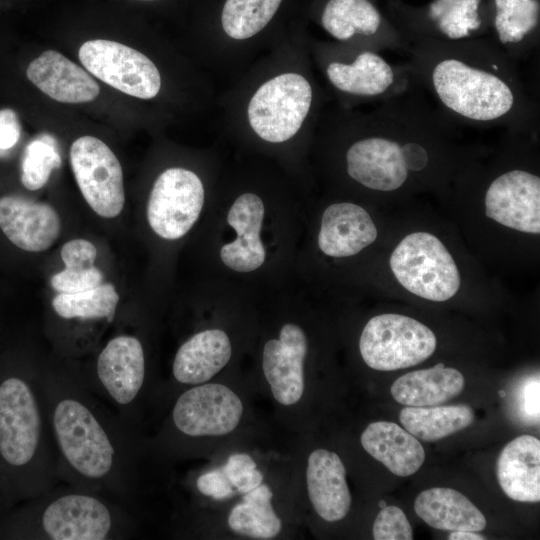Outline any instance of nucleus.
I'll return each instance as SVG.
<instances>
[{"label": "nucleus", "instance_id": "f257e3e1", "mask_svg": "<svg viewBox=\"0 0 540 540\" xmlns=\"http://www.w3.org/2000/svg\"><path fill=\"white\" fill-rule=\"evenodd\" d=\"M42 383L59 480L131 501L140 459L148 449L140 431L91 389L82 371L43 367Z\"/></svg>", "mask_w": 540, "mask_h": 540}, {"label": "nucleus", "instance_id": "f03ea898", "mask_svg": "<svg viewBox=\"0 0 540 540\" xmlns=\"http://www.w3.org/2000/svg\"><path fill=\"white\" fill-rule=\"evenodd\" d=\"M60 482L42 368L0 372V496L22 502Z\"/></svg>", "mask_w": 540, "mask_h": 540}, {"label": "nucleus", "instance_id": "7ed1b4c3", "mask_svg": "<svg viewBox=\"0 0 540 540\" xmlns=\"http://www.w3.org/2000/svg\"><path fill=\"white\" fill-rule=\"evenodd\" d=\"M21 504L0 520V538L121 540L136 531L124 503L66 483Z\"/></svg>", "mask_w": 540, "mask_h": 540}, {"label": "nucleus", "instance_id": "20e7f679", "mask_svg": "<svg viewBox=\"0 0 540 540\" xmlns=\"http://www.w3.org/2000/svg\"><path fill=\"white\" fill-rule=\"evenodd\" d=\"M246 415V402L232 386L214 381L190 386L175 394L159 431L146 444L167 458L195 456L212 440L238 432Z\"/></svg>", "mask_w": 540, "mask_h": 540}, {"label": "nucleus", "instance_id": "39448f33", "mask_svg": "<svg viewBox=\"0 0 540 540\" xmlns=\"http://www.w3.org/2000/svg\"><path fill=\"white\" fill-rule=\"evenodd\" d=\"M83 375L102 400L140 431L142 411L152 382L145 348L137 336L120 334L109 339L91 370Z\"/></svg>", "mask_w": 540, "mask_h": 540}, {"label": "nucleus", "instance_id": "423d86ee", "mask_svg": "<svg viewBox=\"0 0 540 540\" xmlns=\"http://www.w3.org/2000/svg\"><path fill=\"white\" fill-rule=\"evenodd\" d=\"M389 265L404 289L428 301H447L461 286L455 260L442 241L429 232L405 236L392 251Z\"/></svg>", "mask_w": 540, "mask_h": 540}, {"label": "nucleus", "instance_id": "0eeeda50", "mask_svg": "<svg viewBox=\"0 0 540 540\" xmlns=\"http://www.w3.org/2000/svg\"><path fill=\"white\" fill-rule=\"evenodd\" d=\"M435 91L455 113L476 121H491L507 114L513 92L496 75L456 59L439 62L432 73Z\"/></svg>", "mask_w": 540, "mask_h": 540}, {"label": "nucleus", "instance_id": "6e6552de", "mask_svg": "<svg viewBox=\"0 0 540 540\" xmlns=\"http://www.w3.org/2000/svg\"><path fill=\"white\" fill-rule=\"evenodd\" d=\"M433 331L420 321L401 314L384 313L364 326L359 351L365 364L378 371L416 366L435 351Z\"/></svg>", "mask_w": 540, "mask_h": 540}, {"label": "nucleus", "instance_id": "1a4fd4ad", "mask_svg": "<svg viewBox=\"0 0 540 540\" xmlns=\"http://www.w3.org/2000/svg\"><path fill=\"white\" fill-rule=\"evenodd\" d=\"M312 102V88L298 73H283L263 83L252 96L247 116L263 140L281 143L301 128Z\"/></svg>", "mask_w": 540, "mask_h": 540}, {"label": "nucleus", "instance_id": "9d476101", "mask_svg": "<svg viewBox=\"0 0 540 540\" xmlns=\"http://www.w3.org/2000/svg\"><path fill=\"white\" fill-rule=\"evenodd\" d=\"M70 163L91 209L103 218L117 217L124 208L125 191L122 166L114 152L102 140L82 136L70 147Z\"/></svg>", "mask_w": 540, "mask_h": 540}, {"label": "nucleus", "instance_id": "9b49d317", "mask_svg": "<svg viewBox=\"0 0 540 540\" xmlns=\"http://www.w3.org/2000/svg\"><path fill=\"white\" fill-rule=\"evenodd\" d=\"M427 162L428 154L419 144L401 146L384 137L356 141L346 153L349 176L377 191L397 190L405 183L409 170L419 171Z\"/></svg>", "mask_w": 540, "mask_h": 540}, {"label": "nucleus", "instance_id": "f8f14e48", "mask_svg": "<svg viewBox=\"0 0 540 540\" xmlns=\"http://www.w3.org/2000/svg\"><path fill=\"white\" fill-rule=\"evenodd\" d=\"M205 200L201 179L191 170L172 167L155 180L147 203V220L165 240L186 235L198 220Z\"/></svg>", "mask_w": 540, "mask_h": 540}, {"label": "nucleus", "instance_id": "ddd939ff", "mask_svg": "<svg viewBox=\"0 0 540 540\" xmlns=\"http://www.w3.org/2000/svg\"><path fill=\"white\" fill-rule=\"evenodd\" d=\"M78 57L95 77L136 98H154L161 88L156 65L138 50L116 41L94 39L84 42Z\"/></svg>", "mask_w": 540, "mask_h": 540}, {"label": "nucleus", "instance_id": "4468645a", "mask_svg": "<svg viewBox=\"0 0 540 540\" xmlns=\"http://www.w3.org/2000/svg\"><path fill=\"white\" fill-rule=\"evenodd\" d=\"M309 340L295 322H286L263 345L261 371L272 400L283 411L295 412L306 392L305 362Z\"/></svg>", "mask_w": 540, "mask_h": 540}, {"label": "nucleus", "instance_id": "2eb2a0df", "mask_svg": "<svg viewBox=\"0 0 540 540\" xmlns=\"http://www.w3.org/2000/svg\"><path fill=\"white\" fill-rule=\"evenodd\" d=\"M485 214L498 224L519 232L540 233V178L525 170H511L488 186Z\"/></svg>", "mask_w": 540, "mask_h": 540}, {"label": "nucleus", "instance_id": "dca6fc26", "mask_svg": "<svg viewBox=\"0 0 540 540\" xmlns=\"http://www.w3.org/2000/svg\"><path fill=\"white\" fill-rule=\"evenodd\" d=\"M0 228L18 248L42 252L58 239L61 219L48 203L5 195L0 198Z\"/></svg>", "mask_w": 540, "mask_h": 540}, {"label": "nucleus", "instance_id": "f3484780", "mask_svg": "<svg viewBox=\"0 0 540 540\" xmlns=\"http://www.w3.org/2000/svg\"><path fill=\"white\" fill-rule=\"evenodd\" d=\"M232 342L221 328H207L178 348L172 363L173 383L184 388L212 381L230 362Z\"/></svg>", "mask_w": 540, "mask_h": 540}, {"label": "nucleus", "instance_id": "a211bd4d", "mask_svg": "<svg viewBox=\"0 0 540 540\" xmlns=\"http://www.w3.org/2000/svg\"><path fill=\"white\" fill-rule=\"evenodd\" d=\"M305 482L310 504L322 520L337 522L348 515L352 497L346 469L338 454L325 448L311 451L306 462Z\"/></svg>", "mask_w": 540, "mask_h": 540}, {"label": "nucleus", "instance_id": "6ab92c4d", "mask_svg": "<svg viewBox=\"0 0 540 540\" xmlns=\"http://www.w3.org/2000/svg\"><path fill=\"white\" fill-rule=\"evenodd\" d=\"M264 213L263 201L254 193H243L233 202L227 222L236 236L220 249V259L227 268L246 273L262 266L266 258L260 237Z\"/></svg>", "mask_w": 540, "mask_h": 540}, {"label": "nucleus", "instance_id": "aec40b11", "mask_svg": "<svg viewBox=\"0 0 540 540\" xmlns=\"http://www.w3.org/2000/svg\"><path fill=\"white\" fill-rule=\"evenodd\" d=\"M377 236V227L362 206L339 202L324 210L317 242L324 255L344 258L360 253L374 243Z\"/></svg>", "mask_w": 540, "mask_h": 540}, {"label": "nucleus", "instance_id": "412c9836", "mask_svg": "<svg viewBox=\"0 0 540 540\" xmlns=\"http://www.w3.org/2000/svg\"><path fill=\"white\" fill-rule=\"evenodd\" d=\"M26 75L44 94L61 103L91 102L100 93L92 76L55 50H46L32 60Z\"/></svg>", "mask_w": 540, "mask_h": 540}, {"label": "nucleus", "instance_id": "4be33fe9", "mask_svg": "<svg viewBox=\"0 0 540 540\" xmlns=\"http://www.w3.org/2000/svg\"><path fill=\"white\" fill-rule=\"evenodd\" d=\"M499 485L511 499L540 501V441L531 435L511 440L501 451L496 467Z\"/></svg>", "mask_w": 540, "mask_h": 540}, {"label": "nucleus", "instance_id": "5701e85b", "mask_svg": "<svg viewBox=\"0 0 540 540\" xmlns=\"http://www.w3.org/2000/svg\"><path fill=\"white\" fill-rule=\"evenodd\" d=\"M360 442L369 455L400 477L417 472L425 460L424 448L417 438L393 422L370 423Z\"/></svg>", "mask_w": 540, "mask_h": 540}, {"label": "nucleus", "instance_id": "b1692460", "mask_svg": "<svg viewBox=\"0 0 540 540\" xmlns=\"http://www.w3.org/2000/svg\"><path fill=\"white\" fill-rule=\"evenodd\" d=\"M414 510L418 517L435 529L478 532L486 527L482 512L452 488L435 487L422 491L415 499Z\"/></svg>", "mask_w": 540, "mask_h": 540}, {"label": "nucleus", "instance_id": "393cba45", "mask_svg": "<svg viewBox=\"0 0 540 540\" xmlns=\"http://www.w3.org/2000/svg\"><path fill=\"white\" fill-rule=\"evenodd\" d=\"M464 384L460 371L438 363L434 367L412 371L397 378L391 386V395L406 406H436L458 396Z\"/></svg>", "mask_w": 540, "mask_h": 540}, {"label": "nucleus", "instance_id": "a878e982", "mask_svg": "<svg viewBox=\"0 0 540 540\" xmlns=\"http://www.w3.org/2000/svg\"><path fill=\"white\" fill-rule=\"evenodd\" d=\"M272 487L263 482L255 489L240 496L226 516L228 529L238 536L256 540H270L283 530V520L274 503Z\"/></svg>", "mask_w": 540, "mask_h": 540}, {"label": "nucleus", "instance_id": "bb28decb", "mask_svg": "<svg viewBox=\"0 0 540 540\" xmlns=\"http://www.w3.org/2000/svg\"><path fill=\"white\" fill-rule=\"evenodd\" d=\"M330 82L339 90L361 96L384 93L393 83L390 65L378 54L365 51L350 64L332 62L327 67Z\"/></svg>", "mask_w": 540, "mask_h": 540}, {"label": "nucleus", "instance_id": "cd10ccee", "mask_svg": "<svg viewBox=\"0 0 540 540\" xmlns=\"http://www.w3.org/2000/svg\"><path fill=\"white\" fill-rule=\"evenodd\" d=\"M399 420L404 428L418 439L432 442L470 426L474 412L468 405L403 408Z\"/></svg>", "mask_w": 540, "mask_h": 540}, {"label": "nucleus", "instance_id": "c85d7f7f", "mask_svg": "<svg viewBox=\"0 0 540 540\" xmlns=\"http://www.w3.org/2000/svg\"><path fill=\"white\" fill-rule=\"evenodd\" d=\"M60 255L65 268L50 279L57 292H80L103 282L102 271L94 265L97 249L90 241L83 238L69 240L62 246Z\"/></svg>", "mask_w": 540, "mask_h": 540}, {"label": "nucleus", "instance_id": "c756f323", "mask_svg": "<svg viewBox=\"0 0 540 540\" xmlns=\"http://www.w3.org/2000/svg\"><path fill=\"white\" fill-rule=\"evenodd\" d=\"M119 294L111 283L75 293H59L51 301L54 312L64 320H114Z\"/></svg>", "mask_w": 540, "mask_h": 540}, {"label": "nucleus", "instance_id": "7c9ffc66", "mask_svg": "<svg viewBox=\"0 0 540 540\" xmlns=\"http://www.w3.org/2000/svg\"><path fill=\"white\" fill-rule=\"evenodd\" d=\"M321 21L324 29L334 38L347 40L355 34H374L381 19L368 0H329Z\"/></svg>", "mask_w": 540, "mask_h": 540}, {"label": "nucleus", "instance_id": "2f4dec72", "mask_svg": "<svg viewBox=\"0 0 540 540\" xmlns=\"http://www.w3.org/2000/svg\"><path fill=\"white\" fill-rule=\"evenodd\" d=\"M282 0H226L221 23L225 33L244 40L259 33L273 18Z\"/></svg>", "mask_w": 540, "mask_h": 540}, {"label": "nucleus", "instance_id": "473e14b6", "mask_svg": "<svg viewBox=\"0 0 540 540\" xmlns=\"http://www.w3.org/2000/svg\"><path fill=\"white\" fill-rule=\"evenodd\" d=\"M496 15L494 24L500 41L518 43L538 23L537 0H494Z\"/></svg>", "mask_w": 540, "mask_h": 540}, {"label": "nucleus", "instance_id": "72a5a7b5", "mask_svg": "<svg viewBox=\"0 0 540 540\" xmlns=\"http://www.w3.org/2000/svg\"><path fill=\"white\" fill-rule=\"evenodd\" d=\"M480 0H434L429 15L439 30L450 39H460L481 25Z\"/></svg>", "mask_w": 540, "mask_h": 540}, {"label": "nucleus", "instance_id": "f704fd0d", "mask_svg": "<svg viewBox=\"0 0 540 540\" xmlns=\"http://www.w3.org/2000/svg\"><path fill=\"white\" fill-rule=\"evenodd\" d=\"M60 164L61 158L51 136L45 134L34 139L27 145L22 160L23 186L31 191L42 188Z\"/></svg>", "mask_w": 540, "mask_h": 540}, {"label": "nucleus", "instance_id": "c9c22d12", "mask_svg": "<svg viewBox=\"0 0 540 540\" xmlns=\"http://www.w3.org/2000/svg\"><path fill=\"white\" fill-rule=\"evenodd\" d=\"M221 467L239 496L264 482V474L254 457L247 452L231 453Z\"/></svg>", "mask_w": 540, "mask_h": 540}, {"label": "nucleus", "instance_id": "e433bc0d", "mask_svg": "<svg viewBox=\"0 0 540 540\" xmlns=\"http://www.w3.org/2000/svg\"><path fill=\"white\" fill-rule=\"evenodd\" d=\"M375 540H412L413 530L405 513L397 506L384 507L373 524Z\"/></svg>", "mask_w": 540, "mask_h": 540}, {"label": "nucleus", "instance_id": "4c0bfd02", "mask_svg": "<svg viewBox=\"0 0 540 540\" xmlns=\"http://www.w3.org/2000/svg\"><path fill=\"white\" fill-rule=\"evenodd\" d=\"M194 487L199 496L214 502H226L239 496L221 465L200 472L195 477Z\"/></svg>", "mask_w": 540, "mask_h": 540}, {"label": "nucleus", "instance_id": "58836bf2", "mask_svg": "<svg viewBox=\"0 0 540 540\" xmlns=\"http://www.w3.org/2000/svg\"><path fill=\"white\" fill-rule=\"evenodd\" d=\"M539 395L540 383L538 376L528 378L520 387V392L518 394L520 415L526 421L533 424H539Z\"/></svg>", "mask_w": 540, "mask_h": 540}, {"label": "nucleus", "instance_id": "ea45409f", "mask_svg": "<svg viewBox=\"0 0 540 540\" xmlns=\"http://www.w3.org/2000/svg\"><path fill=\"white\" fill-rule=\"evenodd\" d=\"M20 123L11 109L0 110V153L11 149L19 140Z\"/></svg>", "mask_w": 540, "mask_h": 540}, {"label": "nucleus", "instance_id": "a19ab883", "mask_svg": "<svg viewBox=\"0 0 540 540\" xmlns=\"http://www.w3.org/2000/svg\"><path fill=\"white\" fill-rule=\"evenodd\" d=\"M449 540H484L486 539L483 535H479L474 531L467 530H457L452 531L449 536Z\"/></svg>", "mask_w": 540, "mask_h": 540}, {"label": "nucleus", "instance_id": "79ce46f5", "mask_svg": "<svg viewBox=\"0 0 540 540\" xmlns=\"http://www.w3.org/2000/svg\"><path fill=\"white\" fill-rule=\"evenodd\" d=\"M143 1H151V0H143Z\"/></svg>", "mask_w": 540, "mask_h": 540}]
</instances>
